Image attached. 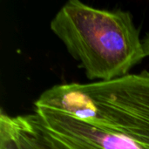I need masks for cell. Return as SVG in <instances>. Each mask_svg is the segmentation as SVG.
Segmentation results:
<instances>
[{
    "label": "cell",
    "mask_w": 149,
    "mask_h": 149,
    "mask_svg": "<svg viewBox=\"0 0 149 149\" xmlns=\"http://www.w3.org/2000/svg\"><path fill=\"white\" fill-rule=\"evenodd\" d=\"M27 117L35 149H149V72L55 85Z\"/></svg>",
    "instance_id": "obj_1"
},
{
    "label": "cell",
    "mask_w": 149,
    "mask_h": 149,
    "mask_svg": "<svg viewBox=\"0 0 149 149\" xmlns=\"http://www.w3.org/2000/svg\"><path fill=\"white\" fill-rule=\"evenodd\" d=\"M50 28L92 80L127 75L146 58L141 31L129 11L70 0L56 13Z\"/></svg>",
    "instance_id": "obj_2"
},
{
    "label": "cell",
    "mask_w": 149,
    "mask_h": 149,
    "mask_svg": "<svg viewBox=\"0 0 149 149\" xmlns=\"http://www.w3.org/2000/svg\"><path fill=\"white\" fill-rule=\"evenodd\" d=\"M0 149H35L27 114L12 116L1 110Z\"/></svg>",
    "instance_id": "obj_3"
},
{
    "label": "cell",
    "mask_w": 149,
    "mask_h": 149,
    "mask_svg": "<svg viewBox=\"0 0 149 149\" xmlns=\"http://www.w3.org/2000/svg\"><path fill=\"white\" fill-rule=\"evenodd\" d=\"M143 45H144V49H145L146 57H149V34H148V35L143 38Z\"/></svg>",
    "instance_id": "obj_4"
}]
</instances>
